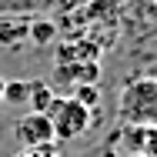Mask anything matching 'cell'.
<instances>
[{
	"label": "cell",
	"instance_id": "6da1fadb",
	"mask_svg": "<svg viewBox=\"0 0 157 157\" xmlns=\"http://www.w3.org/2000/svg\"><path fill=\"white\" fill-rule=\"evenodd\" d=\"M117 114L127 127H157V77H134L124 84L121 100H117Z\"/></svg>",
	"mask_w": 157,
	"mask_h": 157
},
{
	"label": "cell",
	"instance_id": "7a4b0ae2",
	"mask_svg": "<svg viewBox=\"0 0 157 157\" xmlns=\"http://www.w3.org/2000/svg\"><path fill=\"white\" fill-rule=\"evenodd\" d=\"M47 117H50V127H54V140H77L94 124V110H87L74 97H57L50 104Z\"/></svg>",
	"mask_w": 157,
	"mask_h": 157
},
{
	"label": "cell",
	"instance_id": "3957f363",
	"mask_svg": "<svg viewBox=\"0 0 157 157\" xmlns=\"http://www.w3.org/2000/svg\"><path fill=\"white\" fill-rule=\"evenodd\" d=\"M13 134H17V140L27 147V151H47L50 144H54V127H50V117L47 114H24L17 127H13Z\"/></svg>",
	"mask_w": 157,
	"mask_h": 157
},
{
	"label": "cell",
	"instance_id": "277c9868",
	"mask_svg": "<svg viewBox=\"0 0 157 157\" xmlns=\"http://www.w3.org/2000/svg\"><path fill=\"white\" fill-rule=\"evenodd\" d=\"M27 33H30V17H24V13H0V44L3 47L27 44Z\"/></svg>",
	"mask_w": 157,
	"mask_h": 157
},
{
	"label": "cell",
	"instance_id": "5b68a950",
	"mask_svg": "<svg viewBox=\"0 0 157 157\" xmlns=\"http://www.w3.org/2000/svg\"><path fill=\"white\" fill-rule=\"evenodd\" d=\"M27 40L37 44V47H50V44L57 40V24L47 20V17H30V33H27Z\"/></svg>",
	"mask_w": 157,
	"mask_h": 157
},
{
	"label": "cell",
	"instance_id": "8992f818",
	"mask_svg": "<svg viewBox=\"0 0 157 157\" xmlns=\"http://www.w3.org/2000/svg\"><path fill=\"white\" fill-rule=\"evenodd\" d=\"M54 100H57V94L50 90V84H44V80H30V94H27V104H30V110H33V114H47Z\"/></svg>",
	"mask_w": 157,
	"mask_h": 157
},
{
	"label": "cell",
	"instance_id": "52a82bcc",
	"mask_svg": "<svg viewBox=\"0 0 157 157\" xmlns=\"http://www.w3.org/2000/svg\"><path fill=\"white\" fill-rule=\"evenodd\" d=\"M57 0H0V13H44Z\"/></svg>",
	"mask_w": 157,
	"mask_h": 157
},
{
	"label": "cell",
	"instance_id": "ba28073f",
	"mask_svg": "<svg viewBox=\"0 0 157 157\" xmlns=\"http://www.w3.org/2000/svg\"><path fill=\"white\" fill-rule=\"evenodd\" d=\"M30 80H7L3 84V104H27Z\"/></svg>",
	"mask_w": 157,
	"mask_h": 157
},
{
	"label": "cell",
	"instance_id": "9c48e42d",
	"mask_svg": "<svg viewBox=\"0 0 157 157\" xmlns=\"http://www.w3.org/2000/svg\"><path fill=\"white\" fill-rule=\"evenodd\" d=\"M74 100L84 104L87 110H94L97 104H100V90H97V84H80V87H74Z\"/></svg>",
	"mask_w": 157,
	"mask_h": 157
},
{
	"label": "cell",
	"instance_id": "30bf717a",
	"mask_svg": "<svg viewBox=\"0 0 157 157\" xmlns=\"http://www.w3.org/2000/svg\"><path fill=\"white\" fill-rule=\"evenodd\" d=\"M44 151H27V154H20V157H40Z\"/></svg>",
	"mask_w": 157,
	"mask_h": 157
},
{
	"label": "cell",
	"instance_id": "8fae6325",
	"mask_svg": "<svg viewBox=\"0 0 157 157\" xmlns=\"http://www.w3.org/2000/svg\"><path fill=\"white\" fill-rule=\"evenodd\" d=\"M3 84H7V80L0 77V107H3Z\"/></svg>",
	"mask_w": 157,
	"mask_h": 157
},
{
	"label": "cell",
	"instance_id": "7c38bea8",
	"mask_svg": "<svg viewBox=\"0 0 157 157\" xmlns=\"http://www.w3.org/2000/svg\"><path fill=\"white\" fill-rule=\"evenodd\" d=\"M130 157H147V154H130Z\"/></svg>",
	"mask_w": 157,
	"mask_h": 157
}]
</instances>
